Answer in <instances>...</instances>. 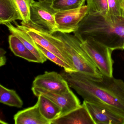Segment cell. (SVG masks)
<instances>
[{
  "instance_id": "obj_1",
  "label": "cell",
  "mask_w": 124,
  "mask_h": 124,
  "mask_svg": "<svg viewBox=\"0 0 124 124\" xmlns=\"http://www.w3.org/2000/svg\"><path fill=\"white\" fill-rule=\"evenodd\" d=\"M60 74L70 87L84 101L106 107L124 115V82L102 74L100 79L82 72L65 70Z\"/></svg>"
},
{
  "instance_id": "obj_2",
  "label": "cell",
  "mask_w": 124,
  "mask_h": 124,
  "mask_svg": "<svg viewBox=\"0 0 124 124\" xmlns=\"http://www.w3.org/2000/svg\"><path fill=\"white\" fill-rule=\"evenodd\" d=\"M74 33L81 42L91 39L113 50L123 49L124 17L87 14Z\"/></svg>"
},
{
  "instance_id": "obj_3",
  "label": "cell",
  "mask_w": 124,
  "mask_h": 124,
  "mask_svg": "<svg viewBox=\"0 0 124 124\" xmlns=\"http://www.w3.org/2000/svg\"><path fill=\"white\" fill-rule=\"evenodd\" d=\"M53 34L61 40L64 50L77 71L93 79L102 78V74L81 46V42L75 35L59 31Z\"/></svg>"
},
{
  "instance_id": "obj_4",
  "label": "cell",
  "mask_w": 124,
  "mask_h": 124,
  "mask_svg": "<svg viewBox=\"0 0 124 124\" xmlns=\"http://www.w3.org/2000/svg\"><path fill=\"white\" fill-rule=\"evenodd\" d=\"M81 46L101 74L113 77V50L91 39L81 42Z\"/></svg>"
},
{
  "instance_id": "obj_5",
  "label": "cell",
  "mask_w": 124,
  "mask_h": 124,
  "mask_svg": "<svg viewBox=\"0 0 124 124\" xmlns=\"http://www.w3.org/2000/svg\"><path fill=\"white\" fill-rule=\"evenodd\" d=\"M46 0L34 1L31 6L30 22L40 27L51 34L58 31L55 20L57 11Z\"/></svg>"
},
{
  "instance_id": "obj_6",
  "label": "cell",
  "mask_w": 124,
  "mask_h": 124,
  "mask_svg": "<svg viewBox=\"0 0 124 124\" xmlns=\"http://www.w3.org/2000/svg\"><path fill=\"white\" fill-rule=\"evenodd\" d=\"M33 93L35 96L42 95L58 105L62 108L61 116L79 107V100L71 90L64 93H57L45 89L32 87Z\"/></svg>"
},
{
  "instance_id": "obj_7",
  "label": "cell",
  "mask_w": 124,
  "mask_h": 124,
  "mask_svg": "<svg viewBox=\"0 0 124 124\" xmlns=\"http://www.w3.org/2000/svg\"><path fill=\"white\" fill-rule=\"evenodd\" d=\"M88 12L87 5L69 10L57 12L55 20L58 31L66 34L74 32L77 30L78 25Z\"/></svg>"
},
{
  "instance_id": "obj_8",
  "label": "cell",
  "mask_w": 124,
  "mask_h": 124,
  "mask_svg": "<svg viewBox=\"0 0 124 124\" xmlns=\"http://www.w3.org/2000/svg\"><path fill=\"white\" fill-rule=\"evenodd\" d=\"M32 87L57 93H64L71 90L61 74L55 71H46L37 76L32 83Z\"/></svg>"
},
{
  "instance_id": "obj_9",
  "label": "cell",
  "mask_w": 124,
  "mask_h": 124,
  "mask_svg": "<svg viewBox=\"0 0 124 124\" xmlns=\"http://www.w3.org/2000/svg\"><path fill=\"white\" fill-rule=\"evenodd\" d=\"M83 102L95 124H124V115L95 104Z\"/></svg>"
},
{
  "instance_id": "obj_10",
  "label": "cell",
  "mask_w": 124,
  "mask_h": 124,
  "mask_svg": "<svg viewBox=\"0 0 124 124\" xmlns=\"http://www.w3.org/2000/svg\"><path fill=\"white\" fill-rule=\"evenodd\" d=\"M51 124H95L85 104L60 116L51 122Z\"/></svg>"
},
{
  "instance_id": "obj_11",
  "label": "cell",
  "mask_w": 124,
  "mask_h": 124,
  "mask_svg": "<svg viewBox=\"0 0 124 124\" xmlns=\"http://www.w3.org/2000/svg\"><path fill=\"white\" fill-rule=\"evenodd\" d=\"M17 27L26 31L37 44L54 54L75 69L69 60L59 49L39 31L32 27L24 25H17Z\"/></svg>"
},
{
  "instance_id": "obj_12",
  "label": "cell",
  "mask_w": 124,
  "mask_h": 124,
  "mask_svg": "<svg viewBox=\"0 0 124 124\" xmlns=\"http://www.w3.org/2000/svg\"><path fill=\"white\" fill-rule=\"evenodd\" d=\"M16 124H51L40 111L37 103L19 111L14 115Z\"/></svg>"
},
{
  "instance_id": "obj_13",
  "label": "cell",
  "mask_w": 124,
  "mask_h": 124,
  "mask_svg": "<svg viewBox=\"0 0 124 124\" xmlns=\"http://www.w3.org/2000/svg\"><path fill=\"white\" fill-rule=\"evenodd\" d=\"M11 33L16 36L23 43L26 47L37 58L39 63H43L47 59L37 47L36 43L25 31L14 26L11 23L6 24Z\"/></svg>"
},
{
  "instance_id": "obj_14",
  "label": "cell",
  "mask_w": 124,
  "mask_h": 124,
  "mask_svg": "<svg viewBox=\"0 0 124 124\" xmlns=\"http://www.w3.org/2000/svg\"><path fill=\"white\" fill-rule=\"evenodd\" d=\"M37 103L43 117L51 122L61 116L62 108L55 103L43 96H38Z\"/></svg>"
},
{
  "instance_id": "obj_15",
  "label": "cell",
  "mask_w": 124,
  "mask_h": 124,
  "mask_svg": "<svg viewBox=\"0 0 124 124\" xmlns=\"http://www.w3.org/2000/svg\"><path fill=\"white\" fill-rule=\"evenodd\" d=\"M18 20L22 18L13 0H0V24L5 25Z\"/></svg>"
},
{
  "instance_id": "obj_16",
  "label": "cell",
  "mask_w": 124,
  "mask_h": 124,
  "mask_svg": "<svg viewBox=\"0 0 124 124\" xmlns=\"http://www.w3.org/2000/svg\"><path fill=\"white\" fill-rule=\"evenodd\" d=\"M9 47L14 54L30 62L39 63L36 56L16 36L12 34L8 37Z\"/></svg>"
},
{
  "instance_id": "obj_17",
  "label": "cell",
  "mask_w": 124,
  "mask_h": 124,
  "mask_svg": "<svg viewBox=\"0 0 124 124\" xmlns=\"http://www.w3.org/2000/svg\"><path fill=\"white\" fill-rule=\"evenodd\" d=\"M0 102L10 106L21 108L23 102L16 91L0 85Z\"/></svg>"
},
{
  "instance_id": "obj_18",
  "label": "cell",
  "mask_w": 124,
  "mask_h": 124,
  "mask_svg": "<svg viewBox=\"0 0 124 124\" xmlns=\"http://www.w3.org/2000/svg\"><path fill=\"white\" fill-rule=\"evenodd\" d=\"M88 14L106 16L109 14L107 0H86Z\"/></svg>"
},
{
  "instance_id": "obj_19",
  "label": "cell",
  "mask_w": 124,
  "mask_h": 124,
  "mask_svg": "<svg viewBox=\"0 0 124 124\" xmlns=\"http://www.w3.org/2000/svg\"><path fill=\"white\" fill-rule=\"evenodd\" d=\"M86 0H54L51 3L53 8L57 12L79 8L85 5Z\"/></svg>"
},
{
  "instance_id": "obj_20",
  "label": "cell",
  "mask_w": 124,
  "mask_h": 124,
  "mask_svg": "<svg viewBox=\"0 0 124 124\" xmlns=\"http://www.w3.org/2000/svg\"><path fill=\"white\" fill-rule=\"evenodd\" d=\"M22 18V22L28 23L30 21L31 6L34 0H13Z\"/></svg>"
},
{
  "instance_id": "obj_21",
  "label": "cell",
  "mask_w": 124,
  "mask_h": 124,
  "mask_svg": "<svg viewBox=\"0 0 124 124\" xmlns=\"http://www.w3.org/2000/svg\"><path fill=\"white\" fill-rule=\"evenodd\" d=\"M36 45L39 50L43 53L47 59H49L59 66L63 67L65 71H77L74 68L54 54L47 50L37 43Z\"/></svg>"
},
{
  "instance_id": "obj_22",
  "label": "cell",
  "mask_w": 124,
  "mask_h": 124,
  "mask_svg": "<svg viewBox=\"0 0 124 124\" xmlns=\"http://www.w3.org/2000/svg\"><path fill=\"white\" fill-rule=\"evenodd\" d=\"M109 15L124 17V11L121 7V0H107Z\"/></svg>"
},
{
  "instance_id": "obj_23",
  "label": "cell",
  "mask_w": 124,
  "mask_h": 124,
  "mask_svg": "<svg viewBox=\"0 0 124 124\" xmlns=\"http://www.w3.org/2000/svg\"><path fill=\"white\" fill-rule=\"evenodd\" d=\"M6 52L3 48L0 49V66H2L5 65L6 63V58L5 55Z\"/></svg>"
},
{
  "instance_id": "obj_24",
  "label": "cell",
  "mask_w": 124,
  "mask_h": 124,
  "mask_svg": "<svg viewBox=\"0 0 124 124\" xmlns=\"http://www.w3.org/2000/svg\"><path fill=\"white\" fill-rule=\"evenodd\" d=\"M121 7L124 11V0H121Z\"/></svg>"
},
{
  "instance_id": "obj_25",
  "label": "cell",
  "mask_w": 124,
  "mask_h": 124,
  "mask_svg": "<svg viewBox=\"0 0 124 124\" xmlns=\"http://www.w3.org/2000/svg\"><path fill=\"white\" fill-rule=\"evenodd\" d=\"M47 2H48L50 3H52L54 0H45Z\"/></svg>"
},
{
  "instance_id": "obj_26",
  "label": "cell",
  "mask_w": 124,
  "mask_h": 124,
  "mask_svg": "<svg viewBox=\"0 0 124 124\" xmlns=\"http://www.w3.org/2000/svg\"><path fill=\"white\" fill-rule=\"evenodd\" d=\"M38 1H44V0H38Z\"/></svg>"
},
{
  "instance_id": "obj_27",
  "label": "cell",
  "mask_w": 124,
  "mask_h": 124,
  "mask_svg": "<svg viewBox=\"0 0 124 124\" xmlns=\"http://www.w3.org/2000/svg\"><path fill=\"white\" fill-rule=\"evenodd\" d=\"M123 49H124V45H123Z\"/></svg>"
}]
</instances>
